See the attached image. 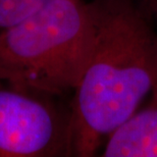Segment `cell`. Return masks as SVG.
Masks as SVG:
<instances>
[{
    "mask_svg": "<svg viewBox=\"0 0 157 157\" xmlns=\"http://www.w3.org/2000/svg\"><path fill=\"white\" fill-rule=\"evenodd\" d=\"M94 48L70 112L71 155L91 157L157 81L156 31L131 0L92 3Z\"/></svg>",
    "mask_w": 157,
    "mask_h": 157,
    "instance_id": "obj_1",
    "label": "cell"
},
{
    "mask_svg": "<svg viewBox=\"0 0 157 157\" xmlns=\"http://www.w3.org/2000/svg\"><path fill=\"white\" fill-rule=\"evenodd\" d=\"M92 4L53 0L0 33V84L46 96L75 90L94 48Z\"/></svg>",
    "mask_w": 157,
    "mask_h": 157,
    "instance_id": "obj_2",
    "label": "cell"
},
{
    "mask_svg": "<svg viewBox=\"0 0 157 157\" xmlns=\"http://www.w3.org/2000/svg\"><path fill=\"white\" fill-rule=\"evenodd\" d=\"M47 97L0 84V157L71 155L70 114Z\"/></svg>",
    "mask_w": 157,
    "mask_h": 157,
    "instance_id": "obj_3",
    "label": "cell"
},
{
    "mask_svg": "<svg viewBox=\"0 0 157 157\" xmlns=\"http://www.w3.org/2000/svg\"><path fill=\"white\" fill-rule=\"evenodd\" d=\"M102 156L157 157V81L148 105L109 135Z\"/></svg>",
    "mask_w": 157,
    "mask_h": 157,
    "instance_id": "obj_4",
    "label": "cell"
},
{
    "mask_svg": "<svg viewBox=\"0 0 157 157\" xmlns=\"http://www.w3.org/2000/svg\"><path fill=\"white\" fill-rule=\"evenodd\" d=\"M53 0H0V33L33 17Z\"/></svg>",
    "mask_w": 157,
    "mask_h": 157,
    "instance_id": "obj_5",
    "label": "cell"
},
{
    "mask_svg": "<svg viewBox=\"0 0 157 157\" xmlns=\"http://www.w3.org/2000/svg\"><path fill=\"white\" fill-rule=\"evenodd\" d=\"M152 7L154 9L155 13L157 14V0H154V1L152 2ZM155 31H156V57H157V29Z\"/></svg>",
    "mask_w": 157,
    "mask_h": 157,
    "instance_id": "obj_6",
    "label": "cell"
},
{
    "mask_svg": "<svg viewBox=\"0 0 157 157\" xmlns=\"http://www.w3.org/2000/svg\"><path fill=\"white\" fill-rule=\"evenodd\" d=\"M151 1H153V0H151Z\"/></svg>",
    "mask_w": 157,
    "mask_h": 157,
    "instance_id": "obj_7",
    "label": "cell"
}]
</instances>
